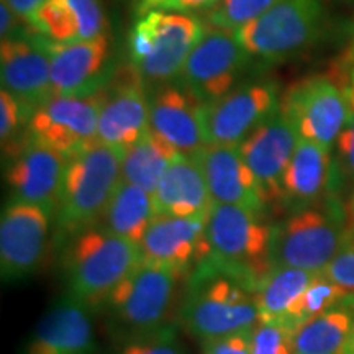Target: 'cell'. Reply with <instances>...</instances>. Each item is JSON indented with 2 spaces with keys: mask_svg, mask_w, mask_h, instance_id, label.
Instances as JSON below:
<instances>
[{
  "mask_svg": "<svg viewBox=\"0 0 354 354\" xmlns=\"http://www.w3.org/2000/svg\"><path fill=\"white\" fill-rule=\"evenodd\" d=\"M179 323L203 343L253 330L259 323L256 290L243 279L201 263L187 277Z\"/></svg>",
  "mask_w": 354,
  "mask_h": 354,
  "instance_id": "6da1fadb",
  "label": "cell"
},
{
  "mask_svg": "<svg viewBox=\"0 0 354 354\" xmlns=\"http://www.w3.org/2000/svg\"><path fill=\"white\" fill-rule=\"evenodd\" d=\"M141 263L140 246L97 225L66 243L63 276L71 297L100 312L112 292Z\"/></svg>",
  "mask_w": 354,
  "mask_h": 354,
  "instance_id": "7a4b0ae2",
  "label": "cell"
},
{
  "mask_svg": "<svg viewBox=\"0 0 354 354\" xmlns=\"http://www.w3.org/2000/svg\"><path fill=\"white\" fill-rule=\"evenodd\" d=\"M274 227L264 212L214 203L207 215L203 263L232 274L258 290L272 264Z\"/></svg>",
  "mask_w": 354,
  "mask_h": 354,
  "instance_id": "3957f363",
  "label": "cell"
},
{
  "mask_svg": "<svg viewBox=\"0 0 354 354\" xmlns=\"http://www.w3.org/2000/svg\"><path fill=\"white\" fill-rule=\"evenodd\" d=\"M122 149L99 141L68 158L55 215L57 236L64 243L100 223L122 180Z\"/></svg>",
  "mask_w": 354,
  "mask_h": 354,
  "instance_id": "277c9868",
  "label": "cell"
},
{
  "mask_svg": "<svg viewBox=\"0 0 354 354\" xmlns=\"http://www.w3.org/2000/svg\"><path fill=\"white\" fill-rule=\"evenodd\" d=\"M183 277L174 269L141 261L100 308L117 343L171 326L177 287Z\"/></svg>",
  "mask_w": 354,
  "mask_h": 354,
  "instance_id": "5b68a950",
  "label": "cell"
},
{
  "mask_svg": "<svg viewBox=\"0 0 354 354\" xmlns=\"http://www.w3.org/2000/svg\"><path fill=\"white\" fill-rule=\"evenodd\" d=\"M205 32V21L187 13L149 12L138 17L128 38V63L146 91L176 82Z\"/></svg>",
  "mask_w": 354,
  "mask_h": 354,
  "instance_id": "8992f818",
  "label": "cell"
},
{
  "mask_svg": "<svg viewBox=\"0 0 354 354\" xmlns=\"http://www.w3.org/2000/svg\"><path fill=\"white\" fill-rule=\"evenodd\" d=\"M348 236L346 215L333 192L317 205L290 212L274 227L272 264L320 274Z\"/></svg>",
  "mask_w": 354,
  "mask_h": 354,
  "instance_id": "52a82bcc",
  "label": "cell"
},
{
  "mask_svg": "<svg viewBox=\"0 0 354 354\" xmlns=\"http://www.w3.org/2000/svg\"><path fill=\"white\" fill-rule=\"evenodd\" d=\"M326 25L328 12L323 0H281L234 33L253 61L277 64L315 46Z\"/></svg>",
  "mask_w": 354,
  "mask_h": 354,
  "instance_id": "ba28073f",
  "label": "cell"
},
{
  "mask_svg": "<svg viewBox=\"0 0 354 354\" xmlns=\"http://www.w3.org/2000/svg\"><path fill=\"white\" fill-rule=\"evenodd\" d=\"M251 63L253 57L236 33L207 25V32L190 51L176 82L202 105H209L246 81L245 74Z\"/></svg>",
  "mask_w": 354,
  "mask_h": 354,
  "instance_id": "9c48e42d",
  "label": "cell"
},
{
  "mask_svg": "<svg viewBox=\"0 0 354 354\" xmlns=\"http://www.w3.org/2000/svg\"><path fill=\"white\" fill-rule=\"evenodd\" d=\"M279 84L258 77L243 81L221 99L202 105L207 145H240L281 109Z\"/></svg>",
  "mask_w": 354,
  "mask_h": 354,
  "instance_id": "30bf717a",
  "label": "cell"
},
{
  "mask_svg": "<svg viewBox=\"0 0 354 354\" xmlns=\"http://www.w3.org/2000/svg\"><path fill=\"white\" fill-rule=\"evenodd\" d=\"M282 109L294 122L300 138L328 149H333L351 113L342 86L331 74L294 84L282 97Z\"/></svg>",
  "mask_w": 354,
  "mask_h": 354,
  "instance_id": "8fae6325",
  "label": "cell"
},
{
  "mask_svg": "<svg viewBox=\"0 0 354 354\" xmlns=\"http://www.w3.org/2000/svg\"><path fill=\"white\" fill-rule=\"evenodd\" d=\"M51 212L35 203L8 201L0 220V274L19 282L38 271L50 240Z\"/></svg>",
  "mask_w": 354,
  "mask_h": 354,
  "instance_id": "7c38bea8",
  "label": "cell"
},
{
  "mask_svg": "<svg viewBox=\"0 0 354 354\" xmlns=\"http://www.w3.org/2000/svg\"><path fill=\"white\" fill-rule=\"evenodd\" d=\"M105 88L86 97H53L35 110L28 136L66 158L97 141V123Z\"/></svg>",
  "mask_w": 354,
  "mask_h": 354,
  "instance_id": "4fadbf2b",
  "label": "cell"
},
{
  "mask_svg": "<svg viewBox=\"0 0 354 354\" xmlns=\"http://www.w3.org/2000/svg\"><path fill=\"white\" fill-rule=\"evenodd\" d=\"M148 131V91L128 63L125 68L115 71L105 87V100L97 123V141L125 153Z\"/></svg>",
  "mask_w": 354,
  "mask_h": 354,
  "instance_id": "5bb4252c",
  "label": "cell"
},
{
  "mask_svg": "<svg viewBox=\"0 0 354 354\" xmlns=\"http://www.w3.org/2000/svg\"><path fill=\"white\" fill-rule=\"evenodd\" d=\"M66 166L68 158L63 153L28 136L8 158L6 179L10 201L35 203L56 215Z\"/></svg>",
  "mask_w": 354,
  "mask_h": 354,
  "instance_id": "9a60e30c",
  "label": "cell"
},
{
  "mask_svg": "<svg viewBox=\"0 0 354 354\" xmlns=\"http://www.w3.org/2000/svg\"><path fill=\"white\" fill-rule=\"evenodd\" d=\"M299 140L297 128L281 105L271 118L240 143L243 158L258 180L268 207L281 205L282 177Z\"/></svg>",
  "mask_w": 354,
  "mask_h": 354,
  "instance_id": "2e32d148",
  "label": "cell"
},
{
  "mask_svg": "<svg viewBox=\"0 0 354 354\" xmlns=\"http://www.w3.org/2000/svg\"><path fill=\"white\" fill-rule=\"evenodd\" d=\"M0 77L2 88L33 115L53 97L51 43L41 35L2 41Z\"/></svg>",
  "mask_w": 354,
  "mask_h": 354,
  "instance_id": "e0dca14e",
  "label": "cell"
},
{
  "mask_svg": "<svg viewBox=\"0 0 354 354\" xmlns=\"http://www.w3.org/2000/svg\"><path fill=\"white\" fill-rule=\"evenodd\" d=\"M115 71L109 35L68 44L51 43L53 97L95 94L107 87Z\"/></svg>",
  "mask_w": 354,
  "mask_h": 354,
  "instance_id": "ac0fdd59",
  "label": "cell"
},
{
  "mask_svg": "<svg viewBox=\"0 0 354 354\" xmlns=\"http://www.w3.org/2000/svg\"><path fill=\"white\" fill-rule=\"evenodd\" d=\"M207 216H156L140 241L143 263L189 277L207 258Z\"/></svg>",
  "mask_w": 354,
  "mask_h": 354,
  "instance_id": "d6986e66",
  "label": "cell"
},
{
  "mask_svg": "<svg viewBox=\"0 0 354 354\" xmlns=\"http://www.w3.org/2000/svg\"><path fill=\"white\" fill-rule=\"evenodd\" d=\"M149 130L180 156L196 158L207 146L202 104L177 82L148 91Z\"/></svg>",
  "mask_w": 354,
  "mask_h": 354,
  "instance_id": "ffe728a7",
  "label": "cell"
},
{
  "mask_svg": "<svg viewBox=\"0 0 354 354\" xmlns=\"http://www.w3.org/2000/svg\"><path fill=\"white\" fill-rule=\"evenodd\" d=\"M92 310L66 294L41 317L21 354H95Z\"/></svg>",
  "mask_w": 354,
  "mask_h": 354,
  "instance_id": "44dd1931",
  "label": "cell"
},
{
  "mask_svg": "<svg viewBox=\"0 0 354 354\" xmlns=\"http://www.w3.org/2000/svg\"><path fill=\"white\" fill-rule=\"evenodd\" d=\"M196 158L205 176L212 202L256 212L268 209L258 180L243 158L240 145H207Z\"/></svg>",
  "mask_w": 354,
  "mask_h": 354,
  "instance_id": "7402d4cb",
  "label": "cell"
},
{
  "mask_svg": "<svg viewBox=\"0 0 354 354\" xmlns=\"http://www.w3.org/2000/svg\"><path fill=\"white\" fill-rule=\"evenodd\" d=\"M335 179L331 149L300 138L282 177L281 207L290 214L317 205L333 194Z\"/></svg>",
  "mask_w": 354,
  "mask_h": 354,
  "instance_id": "603a6c76",
  "label": "cell"
},
{
  "mask_svg": "<svg viewBox=\"0 0 354 354\" xmlns=\"http://www.w3.org/2000/svg\"><path fill=\"white\" fill-rule=\"evenodd\" d=\"M26 20L35 32L55 44L109 35V20L100 0H46Z\"/></svg>",
  "mask_w": 354,
  "mask_h": 354,
  "instance_id": "cb8c5ba5",
  "label": "cell"
},
{
  "mask_svg": "<svg viewBox=\"0 0 354 354\" xmlns=\"http://www.w3.org/2000/svg\"><path fill=\"white\" fill-rule=\"evenodd\" d=\"M156 216H207L214 205L197 158L177 156L153 194Z\"/></svg>",
  "mask_w": 354,
  "mask_h": 354,
  "instance_id": "d4e9b609",
  "label": "cell"
},
{
  "mask_svg": "<svg viewBox=\"0 0 354 354\" xmlns=\"http://www.w3.org/2000/svg\"><path fill=\"white\" fill-rule=\"evenodd\" d=\"M354 330V292L294 330L295 354H342Z\"/></svg>",
  "mask_w": 354,
  "mask_h": 354,
  "instance_id": "484cf974",
  "label": "cell"
},
{
  "mask_svg": "<svg viewBox=\"0 0 354 354\" xmlns=\"http://www.w3.org/2000/svg\"><path fill=\"white\" fill-rule=\"evenodd\" d=\"M156 215H154L151 194L120 180L99 225L118 236L140 245L141 238L145 236L146 230Z\"/></svg>",
  "mask_w": 354,
  "mask_h": 354,
  "instance_id": "4316f807",
  "label": "cell"
},
{
  "mask_svg": "<svg viewBox=\"0 0 354 354\" xmlns=\"http://www.w3.org/2000/svg\"><path fill=\"white\" fill-rule=\"evenodd\" d=\"M317 274L289 266H274L256 290L259 322H284Z\"/></svg>",
  "mask_w": 354,
  "mask_h": 354,
  "instance_id": "83f0119b",
  "label": "cell"
},
{
  "mask_svg": "<svg viewBox=\"0 0 354 354\" xmlns=\"http://www.w3.org/2000/svg\"><path fill=\"white\" fill-rule=\"evenodd\" d=\"M179 156L176 149L149 130L123 153L122 180L154 194L167 167Z\"/></svg>",
  "mask_w": 354,
  "mask_h": 354,
  "instance_id": "f1b7e54d",
  "label": "cell"
},
{
  "mask_svg": "<svg viewBox=\"0 0 354 354\" xmlns=\"http://www.w3.org/2000/svg\"><path fill=\"white\" fill-rule=\"evenodd\" d=\"M348 294H351V292L335 284L333 281L323 276L322 272L317 274L304 294L300 295V299L294 304V307L289 310L282 323L292 330L299 328L302 323L308 322L310 318L322 315L326 310L342 302Z\"/></svg>",
  "mask_w": 354,
  "mask_h": 354,
  "instance_id": "f546056e",
  "label": "cell"
},
{
  "mask_svg": "<svg viewBox=\"0 0 354 354\" xmlns=\"http://www.w3.org/2000/svg\"><path fill=\"white\" fill-rule=\"evenodd\" d=\"M281 0H220L216 6L205 12V24L212 28L236 32L271 10Z\"/></svg>",
  "mask_w": 354,
  "mask_h": 354,
  "instance_id": "4dcf8cb0",
  "label": "cell"
},
{
  "mask_svg": "<svg viewBox=\"0 0 354 354\" xmlns=\"http://www.w3.org/2000/svg\"><path fill=\"white\" fill-rule=\"evenodd\" d=\"M32 115L21 107L15 97L6 88L0 92V140L2 151L7 159L20 149L28 138V123Z\"/></svg>",
  "mask_w": 354,
  "mask_h": 354,
  "instance_id": "1f68e13d",
  "label": "cell"
},
{
  "mask_svg": "<svg viewBox=\"0 0 354 354\" xmlns=\"http://www.w3.org/2000/svg\"><path fill=\"white\" fill-rule=\"evenodd\" d=\"M251 354H295L294 330L281 322H259L251 333Z\"/></svg>",
  "mask_w": 354,
  "mask_h": 354,
  "instance_id": "d6a6232c",
  "label": "cell"
},
{
  "mask_svg": "<svg viewBox=\"0 0 354 354\" xmlns=\"http://www.w3.org/2000/svg\"><path fill=\"white\" fill-rule=\"evenodd\" d=\"M113 354H185V348L179 342L177 328L171 325L153 335L118 343Z\"/></svg>",
  "mask_w": 354,
  "mask_h": 354,
  "instance_id": "836d02e7",
  "label": "cell"
},
{
  "mask_svg": "<svg viewBox=\"0 0 354 354\" xmlns=\"http://www.w3.org/2000/svg\"><path fill=\"white\" fill-rule=\"evenodd\" d=\"M322 274L343 287L344 290L354 292V230L349 228V236L344 245L339 248L330 264L323 269Z\"/></svg>",
  "mask_w": 354,
  "mask_h": 354,
  "instance_id": "e575fe53",
  "label": "cell"
},
{
  "mask_svg": "<svg viewBox=\"0 0 354 354\" xmlns=\"http://www.w3.org/2000/svg\"><path fill=\"white\" fill-rule=\"evenodd\" d=\"M336 179L354 185V112L349 113L346 125L335 143Z\"/></svg>",
  "mask_w": 354,
  "mask_h": 354,
  "instance_id": "d590c367",
  "label": "cell"
},
{
  "mask_svg": "<svg viewBox=\"0 0 354 354\" xmlns=\"http://www.w3.org/2000/svg\"><path fill=\"white\" fill-rule=\"evenodd\" d=\"M220 0H140L136 6V15L143 17L149 12L171 13H196L209 12Z\"/></svg>",
  "mask_w": 354,
  "mask_h": 354,
  "instance_id": "8d00e7d4",
  "label": "cell"
},
{
  "mask_svg": "<svg viewBox=\"0 0 354 354\" xmlns=\"http://www.w3.org/2000/svg\"><path fill=\"white\" fill-rule=\"evenodd\" d=\"M0 19H2L0 20V37H2V41L21 39L38 35L33 30V26L30 25V21L24 19V17L17 15L6 0H2V3H0Z\"/></svg>",
  "mask_w": 354,
  "mask_h": 354,
  "instance_id": "74e56055",
  "label": "cell"
},
{
  "mask_svg": "<svg viewBox=\"0 0 354 354\" xmlns=\"http://www.w3.org/2000/svg\"><path fill=\"white\" fill-rule=\"evenodd\" d=\"M251 333L240 331L203 343V354H251Z\"/></svg>",
  "mask_w": 354,
  "mask_h": 354,
  "instance_id": "f35d334b",
  "label": "cell"
},
{
  "mask_svg": "<svg viewBox=\"0 0 354 354\" xmlns=\"http://www.w3.org/2000/svg\"><path fill=\"white\" fill-rule=\"evenodd\" d=\"M6 2L12 7V10L15 12L17 15L28 19V17L32 15L35 10H38L46 0H6Z\"/></svg>",
  "mask_w": 354,
  "mask_h": 354,
  "instance_id": "ab89813d",
  "label": "cell"
},
{
  "mask_svg": "<svg viewBox=\"0 0 354 354\" xmlns=\"http://www.w3.org/2000/svg\"><path fill=\"white\" fill-rule=\"evenodd\" d=\"M342 354H354V330H353L351 336H349V339H348L346 346H344V349H343V353H342Z\"/></svg>",
  "mask_w": 354,
  "mask_h": 354,
  "instance_id": "60d3db41",
  "label": "cell"
},
{
  "mask_svg": "<svg viewBox=\"0 0 354 354\" xmlns=\"http://www.w3.org/2000/svg\"><path fill=\"white\" fill-rule=\"evenodd\" d=\"M351 218H353V227H351V230H354V197H353V202H351Z\"/></svg>",
  "mask_w": 354,
  "mask_h": 354,
  "instance_id": "b9f144b4",
  "label": "cell"
},
{
  "mask_svg": "<svg viewBox=\"0 0 354 354\" xmlns=\"http://www.w3.org/2000/svg\"><path fill=\"white\" fill-rule=\"evenodd\" d=\"M339 2H343V3H346V6L354 7V0H339Z\"/></svg>",
  "mask_w": 354,
  "mask_h": 354,
  "instance_id": "7bdbcfd3",
  "label": "cell"
},
{
  "mask_svg": "<svg viewBox=\"0 0 354 354\" xmlns=\"http://www.w3.org/2000/svg\"><path fill=\"white\" fill-rule=\"evenodd\" d=\"M351 48H353V50H354V43H353V46H351Z\"/></svg>",
  "mask_w": 354,
  "mask_h": 354,
  "instance_id": "ee69618b",
  "label": "cell"
}]
</instances>
